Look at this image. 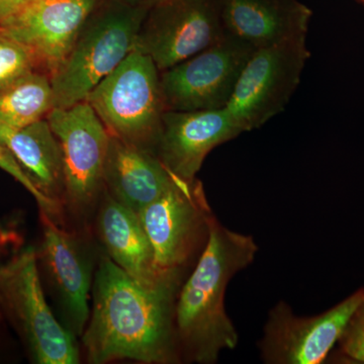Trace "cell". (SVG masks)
I'll use <instances>...</instances> for the list:
<instances>
[{
  "instance_id": "obj_6",
  "label": "cell",
  "mask_w": 364,
  "mask_h": 364,
  "mask_svg": "<svg viewBox=\"0 0 364 364\" xmlns=\"http://www.w3.org/2000/svg\"><path fill=\"white\" fill-rule=\"evenodd\" d=\"M160 274L181 280L207 243L213 214L202 182L174 176L168 189L138 214Z\"/></svg>"
},
{
  "instance_id": "obj_4",
  "label": "cell",
  "mask_w": 364,
  "mask_h": 364,
  "mask_svg": "<svg viewBox=\"0 0 364 364\" xmlns=\"http://www.w3.org/2000/svg\"><path fill=\"white\" fill-rule=\"evenodd\" d=\"M0 314L20 337L32 363H80L75 337L48 305L35 248L23 249L0 265Z\"/></svg>"
},
{
  "instance_id": "obj_7",
  "label": "cell",
  "mask_w": 364,
  "mask_h": 364,
  "mask_svg": "<svg viewBox=\"0 0 364 364\" xmlns=\"http://www.w3.org/2000/svg\"><path fill=\"white\" fill-rule=\"evenodd\" d=\"M43 236L37 250L41 279H45L56 305L58 320L74 337L82 336L90 309L93 279L102 250L90 228L66 229L40 214Z\"/></svg>"
},
{
  "instance_id": "obj_2",
  "label": "cell",
  "mask_w": 364,
  "mask_h": 364,
  "mask_svg": "<svg viewBox=\"0 0 364 364\" xmlns=\"http://www.w3.org/2000/svg\"><path fill=\"white\" fill-rule=\"evenodd\" d=\"M258 246L250 235L228 229L213 215L207 243L182 282L176 303V328L182 360L213 364L233 350L239 335L225 308L228 284L252 264Z\"/></svg>"
},
{
  "instance_id": "obj_16",
  "label": "cell",
  "mask_w": 364,
  "mask_h": 364,
  "mask_svg": "<svg viewBox=\"0 0 364 364\" xmlns=\"http://www.w3.org/2000/svg\"><path fill=\"white\" fill-rule=\"evenodd\" d=\"M173 174L154 152L109 136L104 169L105 188L136 215L171 186Z\"/></svg>"
},
{
  "instance_id": "obj_20",
  "label": "cell",
  "mask_w": 364,
  "mask_h": 364,
  "mask_svg": "<svg viewBox=\"0 0 364 364\" xmlns=\"http://www.w3.org/2000/svg\"><path fill=\"white\" fill-rule=\"evenodd\" d=\"M33 70L38 67L31 52L0 30V91Z\"/></svg>"
},
{
  "instance_id": "obj_11",
  "label": "cell",
  "mask_w": 364,
  "mask_h": 364,
  "mask_svg": "<svg viewBox=\"0 0 364 364\" xmlns=\"http://www.w3.org/2000/svg\"><path fill=\"white\" fill-rule=\"evenodd\" d=\"M225 35L221 0H164L148 11L134 49L149 56L161 72Z\"/></svg>"
},
{
  "instance_id": "obj_24",
  "label": "cell",
  "mask_w": 364,
  "mask_h": 364,
  "mask_svg": "<svg viewBox=\"0 0 364 364\" xmlns=\"http://www.w3.org/2000/svg\"><path fill=\"white\" fill-rule=\"evenodd\" d=\"M121 1L130 4V6L141 7V9L149 11L151 7L156 6L157 4L164 1V0H121Z\"/></svg>"
},
{
  "instance_id": "obj_21",
  "label": "cell",
  "mask_w": 364,
  "mask_h": 364,
  "mask_svg": "<svg viewBox=\"0 0 364 364\" xmlns=\"http://www.w3.org/2000/svg\"><path fill=\"white\" fill-rule=\"evenodd\" d=\"M0 168L7 172L9 176L14 177L16 181L20 182L21 186H23L33 196L36 202L38 203V207L40 208V214L48 215L53 221L58 223V224H63V218L65 217L63 213L58 208H55L49 202L45 200L42 196L36 191L33 184L28 181V177L25 176L23 170L21 169L20 165L16 161L11 153L0 143Z\"/></svg>"
},
{
  "instance_id": "obj_22",
  "label": "cell",
  "mask_w": 364,
  "mask_h": 364,
  "mask_svg": "<svg viewBox=\"0 0 364 364\" xmlns=\"http://www.w3.org/2000/svg\"><path fill=\"white\" fill-rule=\"evenodd\" d=\"M337 344L345 358L364 363V299L352 314Z\"/></svg>"
},
{
  "instance_id": "obj_18",
  "label": "cell",
  "mask_w": 364,
  "mask_h": 364,
  "mask_svg": "<svg viewBox=\"0 0 364 364\" xmlns=\"http://www.w3.org/2000/svg\"><path fill=\"white\" fill-rule=\"evenodd\" d=\"M0 143L11 153L36 191L65 215L63 155L47 117L23 128L0 124Z\"/></svg>"
},
{
  "instance_id": "obj_5",
  "label": "cell",
  "mask_w": 364,
  "mask_h": 364,
  "mask_svg": "<svg viewBox=\"0 0 364 364\" xmlns=\"http://www.w3.org/2000/svg\"><path fill=\"white\" fill-rule=\"evenodd\" d=\"M86 102L112 136L155 153L166 111L160 71L149 56L134 49Z\"/></svg>"
},
{
  "instance_id": "obj_23",
  "label": "cell",
  "mask_w": 364,
  "mask_h": 364,
  "mask_svg": "<svg viewBox=\"0 0 364 364\" xmlns=\"http://www.w3.org/2000/svg\"><path fill=\"white\" fill-rule=\"evenodd\" d=\"M35 0H0V23L16 16Z\"/></svg>"
},
{
  "instance_id": "obj_15",
  "label": "cell",
  "mask_w": 364,
  "mask_h": 364,
  "mask_svg": "<svg viewBox=\"0 0 364 364\" xmlns=\"http://www.w3.org/2000/svg\"><path fill=\"white\" fill-rule=\"evenodd\" d=\"M95 238L102 252L144 287L182 284L163 277L155 267L154 256L139 215L105 191L95 215Z\"/></svg>"
},
{
  "instance_id": "obj_17",
  "label": "cell",
  "mask_w": 364,
  "mask_h": 364,
  "mask_svg": "<svg viewBox=\"0 0 364 364\" xmlns=\"http://www.w3.org/2000/svg\"><path fill=\"white\" fill-rule=\"evenodd\" d=\"M226 35L254 49L308 33L313 11L299 0H221Z\"/></svg>"
},
{
  "instance_id": "obj_12",
  "label": "cell",
  "mask_w": 364,
  "mask_h": 364,
  "mask_svg": "<svg viewBox=\"0 0 364 364\" xmlns=\"http://www.w3.org/2000/svg\"><path fill=\"white\" fill-rule=\"evenodd\" d=\"M364 299L359 289L330 310L299 317L286 301L269 314L259 342L261 358L267 364H320L338 343L352 314Z\"/></svg>"
},
{
  "instance_id": "obj_14",
  "label": "cell",
  "mask_w": 364,
  "mask_h": 364,
  "mask_svg": "<svg viewBox=\"0 0 364 364\" xmlns=\"http://www.w3.org/2000/svg\"><path fill=\"white\" fill-rule=\"evenodd\" d=\"M242 131L226 107L195 112H165L155 154L170 173L193 181L208 153Z\"/></svg>"
},
{
  "instance_id": "obj_8",
  "label": "cell",
  "mask_w": 364,
  "mask_h": 364,
  "mask_svg": "<svg viewBox=\"0 0 364 364\" xmlns=\"http://www.w3.org/2000/svg\"><path fill=\"white\" fill-rule=\"evenodd\" d=\"M63 155L64 213L79 228H90L105 193L104 169L111 134L90 102L65 109L55 107L47 116Z\"/></svg>"
},
{
  "instance_id": "obj_1",
  "label": "cell",
  "mask_w": 364,
  "mask_h": 364,
  "mask_svg": "<svg viewBox=\"0 0 364 364\" xmlns=\"http://www.w3.org/2000/svg\"><path fill=\"white\" fill-rule=\"evenodd\" d=\"M181 287H144L102 252L91 289L90 318L81 336L86 360L181 363L176 328Z\"/></svg>"
},
{
  "instance_id": "obj_3",
  "label": "cell",
  "mask_w": 364,
  "mask_h": 364,
  "mask_svg": "<svg viewBox=\"0 0 364 364\" xmlns=\"http://www.w3.org/2000/svg\"><path fill=\"white\" fill-rule=\"evenodd\" d=\"M148 11L121 0H100L51 76L55 107L65 109L86 100L133 51Z\"/></svg>"
},
{
  "instance_id": "obj_9",
  "label": "cell",
  "mask_w": 364,
  "mask_h": 364,
  "mask_svg": "<svg viewBox=\"0 0 364 364\" xmlns=\"http://www.w3.org/2000/svg\"><path fill=\"white\" fill-rule=\"evenodd\" d=\"M308 33L256 49L248 59L226 109L242 133L277 117L301 82L310 51Z\"/></svg>"
},
{
  "instance_id": "obj_19",
  "label": "cell",
  "mask_w": 364,
  "mask_h": 364,
  "mask_svg": "<svg viewBox=\"0 0 364 364\" xmlns=\"http://www.w3.org/2000/svg\"><path fill=\"white\" fill-rule=\"evenodd\" d=\"M54 107L51 77L40 70L21 76L0 91V124L11 128L46 119Z\"/></svg>"
},
{
  "instance_id": "obj_10",
  "label": "cell",
  "mask_w": 364,
  "mask_h": 364,
  "mask_svg": "<svg viewBox=\"0 0 364 364\" xmlns=\"http://www.w3.org/2000/svg\"><path fill=\"white\" fill-rule=\"evenodd\" d=\"M255 49L246 43L225 35L195 56L160 72L165 111H208L226 107Z\"/></svg>"
},
{
  "instance_id": "obj_25",
  "label": "cell",
  "mask_w": 364,
  "mask_h": 364,
  "mask_svg": "<svg viewBox=\"0 0 364 364\" xmlns=\"http://www.w3.org/2000/svg\"><path fill=\"white\" fill-rule=\"evenodd\" d=\"M354 1L358 2V4H363L364 6V0H354Z\"/></svg>"
},
{
  "instance_id": "obj_13",
  "label": "cell",
  "mask_w": 364,
  "mask_h": 364,
  "mask_svg": "<svg viewBox=\"0 0 364 364\" xmlns=\"http://www.w3.org/2000/svg\"><path fill=\"white\" fill-rule=\"evenodd\" d=\"M100 0H35L0 23V30L25 46L38 70L51 77L68 56L83 23Z\"/></svg>"
},
{
  "instance_id": "obj_26",
  "label": "cell",
  "mask_w": 364,
  "mask_h": 364,
  "mask_svg": "<svg viewBox=\"0 0 364 364\" xmlns=\"http://www.w3.org/2000/svg\"><path fill=\"white\" fill-rule=\"evenodd\" d=\"M0 318H1V314H0Z\"/></svg>"
}]
</instances>
